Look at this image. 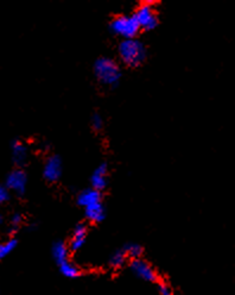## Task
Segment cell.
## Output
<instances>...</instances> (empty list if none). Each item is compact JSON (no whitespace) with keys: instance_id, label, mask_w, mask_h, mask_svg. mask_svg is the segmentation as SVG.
I'll return each mask as SVG.
<instances>
[{"instance_id":"cell-7","label":"cell","mask_w":235,"mask_h":295,"mask_svg":"<svg viewBox=\"0 0 235 295\" xmlns=\"http://www.w3.org/2000/svg\"><path fill=\"white\" fill-rule=\"evenodd\" d=\"M131 270L134 275L138 276L142 280L148 282H154L157 280V272L152 268L150 263H148L142 258L132 259L131 262Z\"/></svg>"},{"instance_id":"cell-4","label":"cell","mask_w":235,"mask_h":295,"mask_svg":"<svg viewBox=\"0 0 235 295\" xmlns=\"http://www.w3.org/2000/svg\"><path fill=\"white\" fill-rule=\"evenodd\" d=\"M133 16H134L136 21L138 22L140 29L150 31L157 28L158 16L156 14L154 8L150 3H144V4L139 6Z\"/></svg>"},{"instance_id":"cell-19","label":"cell","mask_w":235,"mask_h":295,"mask_svg":"<svg viewBox=\"0 0 235 295\" xmlns=\"http://www.w3.org/2000/svg\"><path fill=\"white\" fill-rule=\"evenodd\" d=\"M23 220H24L23 214L16 212V213L12 214L11 218H10V225H11V227L14 228V230H17V228L22 225V223H23Z\"/></svg>"},{"instance_id":"cell-10","label":"cell","mask_w":235,"mask_h":295,"mask_svg":"<svg viewBox=\"0 0 235 295\" xmlns=\"http://www.w3.org/2000/svg\"><path fill=\"white\" fill-rule=\"evenodd\" d=\"M98 202H101V192L94 188L84 189L78 195V204L84 208L90 207V206L98 204Z\"/></svg>"},{"instance_id":"cell-15","label":"cell","mask_w":235,"mask_h":295,"mask_svg":"<svg viewBox=\"0 0 235 295\" xmlns=\"http://www.w3.org/2000/svg\"><path fill=\"white\" fill-rule=\"evenodd\" d=\"M60 271H61L66 277H69V278H75L80 275V269L78 268V265H75L74 263L69 261L60 264Z\"/></svg>"},{"instance_id":"cell-22","label":"cell","mask_w":235,"mask_h":295,"mask_svg":"<svg viewBox=\"0 0 235 295\" xmlns=\"http://www.w3.org/2000/svg\"><path fill=\"white\" fill-rule=\"evenodd\" d=\"M2 221H4V215H2V211H0V225L2 224Z\"/></svg>"},{"instance_id":"cell-21","label":"cell","mask_w":235,"mask_h":295,"mask_svg":"<svg viewBox=\"0 0 235 295\" xmlns=\"http://www.w3.org/2000/svg\"><path fill=\"white\" fill-rule=\"evenodd\" d=\"M160 293L162 295H172V289L169 284L166 283H160Z\"/></svg>"},{"instance_id":"cell-11","label":"cell","mask_w":235,"mask_h":295,"mask_svg":"<svg viewBox=\"0 0 235 295\" xmlns=\"http://www.w3.org/2000/svg\"><path fill=\"white\" fill-rule=\"evenodd\" d=\"M86 237H87V226L84 224H78L75 227L74 232H72V237L69 243V249L72 251H78L80 250L86 243Z\"/></svg>"},{"instance_id":"cell-1","label":"cell","mask_w":235,"mask_h":295,"mask_svg":"<svg viewBox=\"0 0 235 295\" xmlns=\"http://www.w3.org/2000/svg\"><path fill=\"white\" fill-rule=\"evenodd\" d=\"M118 54L124 65L128 67L140 66L146 59V48L139 40H122L118 47Z\"/></svg>"},{"instance_id":"cell-16","label":"cell","mask_w":235,"mask_h":295,"mask_svg":"<svg viewBox=\"0 0 235 295\" xmlns=\"http://www.w3.org/2000/svg\"><path fill=\"white\" fill-rule=\"evenodd\" d=\"M124 251L127 255V257L130 258L136 259V258H140L142 253V247L136 243H127L125 246H124Z\"/></svg>"},{"instance_id":"cell-8","label":"cell","mask_w":235,"mask_h":295,"mask_svg":"<svg viewBox=\"0 0 235 295\" xmlns=\"http://www.w3.org/2000/svg\"><path fill=\"white\" fill-rule=\"evenodd\" d=\"M11 157L18 168H22L28 160V149L26 144L20 139H14L11 142Z\"/></svg>"},{"instance_id":"cell-3","label":"cell","mask_w":235,"mask_h":295,"mask_svg":"<svg viewBox=\"0 0 235 295\" xmlns=\"http://www.w3.org/2000/svg\"><path fill=\"white\" fill-rule=\"evenodd\" d=\"M110 31L124 40H132L138 35L140 27L136 21L134 16H119L110 22Z\"/></svg>"},{"instance_id":"cell-2","label":"cell","mask_w":235,"mask_h":295,"mask_svg":"<svg viewBox=\"0 0 235 295\" xmlns=\"http://www.w3.org/2000/svg\"><path fill=\"white\" fill-rule=\"evenodd\" d=\"M94 74L104 86H116L122 78V69L114 60L100 57L94 63Z\"/></svg>"},{"instance_id":"cell-20","label":"cell","mask_w":235,"mask_h":295,"mask_svg":"<svg viewBox=\"0 0 235 295\" xmlns=\"http://www.w3.org/2000/svg\"><path fill=\"white\" fill-rule=\"evenodd\" d=\"M10 198H11V192H10L8 187L5 186V183L4 185L0 183V206L8 202Z\"/></svg>"},{"instance_id":"cell-17","label":"cell","mask_w":235,"mask_h":295,"mask_svg":"<svg viewBox=\"0 0 235 295\" xmlns=\"http://www.w3.org/2000/svg\"><path fill=\"white\" fill-rule=\"evenodd\" d=\"M127 258H128V257H127V255L122 249L118 250V251H116L112 256H110V263L113 268H120V266H122L124 264H125Z\"/></svg>"},{"instance_id":"cell-14","label":"cell","mask_w":235,"mask_h":295,"mask_svg":"<svg viewBox=\"0 0 235 295\" xmlns=\"http://www.w3.org/2000/svg\"><path fill=\"white\" fill-rule=\"evenodd\" d=\"M18 242L16 238H8L5 242L0 243V261L8 257L17 247Z\"/></svg>"},{"instance_id":"cell-5","label":"cell","mask_w":235,"mask_h":295,"mask_svg":"<svg viewBox=\"0 0 235 295\" xmlns=\"http://www.w3.org/2000/svg\"><path fill=\"white\" fill-rule=\"evenodd\" d=\"M5 186L16 195H24L28 187V175L22 168H16L8 174L5 179Z\"/></svg>"},{"instance_id":"cell-13","label":"cell","mask_w":235,"mask_h":295,"mask_svg":"<svg viewBox=\"0 0 235 295\" xmlns=\"http://www.w3.org/2000/svg\"><path fill=\"white\" fill-rule=\"evenodd\" d=\"M52 253L54 259H55L58 264H62V263L69 261L68 259L69 249L66 243L63 242L54 243V245L52 247Z\"/></svg>"},{"instance_id":"cell-6","label":"cell","mask_w":235,"mask_h":295,"mask_svg":"<svg viewBox=\"0 0 235 295\" xmlns=\"http://www.w3.org/2000/svg\"><path fill=\"white\" fill-rule=\"evenodd\" d=\"M62 160L57 155H52L46 158L43 167V176L49 182H56L62 176Z\"/></svg>"},{"instance_id":"cell-9","label":"cell","mask_w":235,"mask_h":295,"mask_svg":"<svg viewBox=\"0 0 235 295\" xmlns=\"http://www.w3.org/2000/svg\"><path fill=\"white\" fill-rule=\"evenodd\" d=\"M107 173H108V167L106 163H101L96 169L94 170L93 175L90 177L92 188L99 190H104L107 186Z\"/></svg>"},{"instance_id":"cell-18","label":"cell","mask_w":235,"mask_h":295,"mask_svg":"<svg viewBox=\"0 0 235 295\" xmlns=\"http://www.w3.org/2000/svg\"><path fill=\"white\" fill-rule=\"evenodd\" d=\"M90 125H92V128H93L94 131H100V130H102V128H104L102 117H101L99 113H94L93 116H92Z\"/></svg>"},{"instance_id":"cell-12","label":"cell","mask_w":235,"mask_h":295,"mask_svg":"<svg viewBox=\"0 0 235 295\" xmlns=\"http://www.w3.org/2000/svg\"><path fill=\"white\" fill-rule=\"evenodd\" d=\"M84 215L92 223H100L106 217V209L102 202L92 205L90 207L84 208Z\"/></svg>"}]
</instances>
